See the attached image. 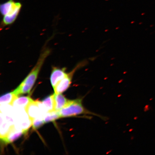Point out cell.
Listing matches in <instances>:
<instances>
[{"mask_svg": "<svg viewBox=\"0 0 155 155\" xmlns=\"http://www.w3.org/2000/svg\"><path fill=\"white\" fill-rule=\"evenodd\" d=\"M50 53L51 50L49 48H46L43 50L35 67L18 87L13 91V93L17 96L30 92L36 82L46 58L50 55Z\"/></svg>", "mask_w": 155, "mask_h": 155, "instance_id": "obj_1", "label": "cell"}, {"mask_svg": "<svg viewBox=\"0 0 155 155\" xmlns=\"http://www.w3.org/2000/svg\"><path fill=\"white\" fill-rule=\"evenodd\" d=\"M82 101L81 98L69 100L66 105L58 111L60 118L72 117L80 115H89L98 116L102 118L101 116L86 109L83 105Z\"/></svg>", "mask_w": 155, "mask_h": 155, "instance_id": "obj_2", "label": "cell"}, {"mask_svg": "<svg viewBox=\"0 0 155 155\" xmlns=\"http://www.w3.org/2000/svg\"><path fill=\"white\" fill-rule=\"evenodd\" d=\"M88 64L87 61H83L78 63L74 68L72 71L69 73L64 78L58 83L57 86L54 88V90L56 94H61L65 91L72 82V79L74 74L78 70L85 66Z\"/></svg>", "mask_w": 155, "mask_h": 155, "instance_id": "obj_3", "label": "cell"}, {"mask_svg": "<svg viewBox=\"0 0 155 155\" xmlns=\"http://www.w3.org/2000/svg\"><path fill=\"white\" fill-rule=\"evenodd\" d=\"M22 5L20 3L15 2L10 10L6 15L3 16L2 24L4 26H8L14 23L18 17Z\"/></svg>", "mask_w": 155, "mask_h": 155, "instance_id": "obj_4", "label": "cell"}, {"mask_svg": "<svg viewBox=\"0 0 155 155\" xmlns=\"http://www.w3.org/2000/svg\"><path fill=\"white\" fill-rule=\"evenodd\" d=\"M66 69L65 68H61L57 67H52L50 81L54 89L58 83L66 76L68 73L66 72Z\"/></svg>", "mask_w": 155, "mask_h": 155, "instance_id": "obj_5", "label": "cell"}, {"mask_svg": "<svg viewBox=\"0 0 155 155\" xmlns=\"http://www.w3.org/2000/svg\"><path fill=\"white\" fill-rule=\"evenodd\" d=\"M11 118L1 114V139L5 137L14 127Z\"/></svg>", "mask_w": 155, "mask_h": 155, "instance_id": "obj_6", "label": "cell"}, {"mask_svg": "<svg viewBox=\"0 0 155 155\" xmlns=\"http://www.w3.org/2000/svg\"><path fill=\"white\" fill-rule=\"evenodd\" d=\"M43 115L48 112L55 111L54 94L46 97L41 102L38 101Z\"/></svg>", "mask_w": 155, "mask_h": 155, "instance_id": "obj_7", "label": "cell"}, {"mask_svg": "<svg viewBox=\"0 0 155 155\" xmlns=\"http://www.w3.org/2000/svg\"><path fill=\"white\" fill-rule=\"evenodd\" d=\"M25 111L32 120L35 118L43 116V114L38 105V101H33L31 102L27 107Z\"/></svg>", "mask_w": 155, "mask_h": 155, "instance_id": "obj_8", "label": "cell"}, {"mask_svg": "<svg viewBox=\"0 0 155 155\" xmlns=\"http://www.w3.org/2000/svg\"><path fill=\"white\" fill-rule=\"evenodd\" d=\"M25 134L21 130L17 129L14 126L6 136L1 140L5 144H8L13 142L20 137L22 134Z\"/></svg>", "mask_w": 155, "mask_h": 155, "instance_id": "obj_9", "label": "cell"}, {"mask_svg": "<svg viewBox=\"0 0 155 155\" xmlns=\"http://www.w3.org/2000/svg\"><path fill=\"white\" fill-rule=\"evenodd\" d=\"M33 101L29 96H23L19 97H17L13 102L12 106L15 109L25 110L28 104Z\"/></svg>", "mask_w": 155, "mask_h": 155, "instance_id": "obj_10", "label": "cell"}, {"mask_svg": "<svg viewBox=\"0 0 155 155\" xmlns=\"http://www.w3.org/2000/svg\"><path fill=\"white\" fill-rule=\"evenodd\" d=\"M54 96L56 111H59L64 107L69 101L61 94H57L54 93Z\"/></svg>", "mask_w": 155, "mask_h": 155, "instance_id": "obj_11", "label": "cell"}, {"mask_svg": "<svg viewBox=\"0 0 155 155\" xmlns=\"http://www.w3.org/2000/svg\"><path fill=\"white\" fill-rule=\"evenodd\" d=\"M17 97L13 92L7 93L1 96L0 104L1 105H12L13 102Z\"/></svg>", "mask_w": 155, "mask_h": 155, "instance_id": "obj_12", "label": "cell"}, {"mask_svg": "<svg viewBox=\"0 0 155 155\" xmlns=\"http://www.w3.org/2000/svg\"><path fill=\"white\" fill-rule=\"evenodd\" d=\"M43 118L45 123L53 121L60 118L58 111H54L48 112L43 115Z\"/></svg>", "mask_w": 155, "mask_h": 155, "instance_id": "obj_13", "label": "cell"}, {"mask_svg": "<svg viewBox=\"0 0 155 155\" xmlns=\"http://www.w3.org/2000/svg\"><path fill=\"white\" fill-rule=\"evenodd\" d=\"M14 0H9L6 2L2 4L0 6V11L3 16L6 15L10 10L15 2Z\"/></svg>", "mask_w": 155, "mask_h": 155, "instance_id": "obj_14", "label": "cell"}, {"mask_svg": "<svg viewBox=\"0 0 155 155\" xmlns=\"http://www.w3.org/2000/svg\"><path fill=\"white\" fill-rule=\"evenodd\" d=\"M45 123L43 116H41L40 117L35 118L32 120V127L33 129L36 130L39 128Z\"/></svg>", "mask_w": 155, "mask_h": 155, "instance_id": "obj_15", "label": "cell"}]
</instances>
